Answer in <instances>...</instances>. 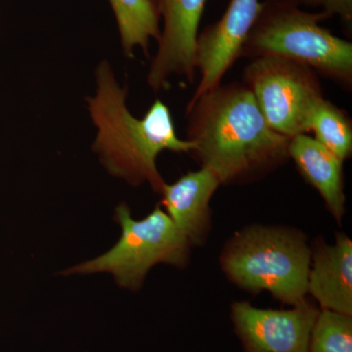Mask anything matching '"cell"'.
<instances>
[{"instance_id": "obj_4", "label": "cell", "mask_w": 352, "mask_h": 352, "mask_svg": "<svg viewBox=\"0 0 352 352\" xmlns=\"http://www.w3.org/2000/svg\"><path fill=\"white\" fill-rule=\"evenodd\" d=\"M311 249L300 231L286 227L252 226L227 242L222 270L239 288L268 292L286 305L307 300Z\"/></svg>"}, {"instance_id": "obj_12", "label": "cell", "mask_w": 352, "mask_h": 352, "mask_svg": "<svg viewBox=\"0 0 352 352\" xmlns=\"http://www.w3.org/2000/svg\"><path fill=\"white\" fill-rule=\"evenodd\" d=\"M289 157L340 223L346 212L344 161L308 134H300L289 140Z\"/></svg>"}, {"instance_id": "obj_15", "label": "cell", "mask_w": 352, "mask_h": 352, "mask_svg": "<svg viewBox=\"0 0 352 352\" xmlns=\"http://www.w3.org/2000/svg\"><path fill=\"white\" fill-rule=\"evenodd\" d=\"M309 352H352V315L320 310L310 336Z\"/></svg>"}, {"instance_id": "obj_5", "label": "cell", "mask_w": 352, "mask_h": 352, "mask_svg": "<svg viewBox=\"0 0 352 352\" xmlns=\"http://www.w3.org/2000/svg\"><path fill=\"white\" fill-rule=\"evenodd\" d=\"M122 234L105 254L65 270L64 275L108 273L120 288L138 291L148 272L159 263L185 267L192 245L168 214L157 206L144 219H134L126 203L116 208Z\"/></svg>"}, {"instance_id": "obj_9", "label": "cell", "mask_w": 352, "mask_h": 352, "mask_svg": "<svg viewBox=\"0 0 352 352\" xmlns=\"http://www.w3.org/2000/svg\"><path fill=\"white\" fill-rule=\"evenodd\" d=\"M261 7L263 2L259 0H230L222 17L199 32L196 71L200 82L193 97L222 82V78L239 59Z\"/></svg>"}, {"instance_id": "obj_7", "label": "cell", "mask_w": 352, "mask_h": 352, "mask_svg": "<svg viewBox=\"0 0 352 352\" xmlns=\"http://www.w3.org/2000/svg\"><path fill=\"white\" fill-rule=\"evenodd\" d=\"M163 20L147 82L155 92L166 90L175 76L194 82L196 47L201 15L207 0H153Z\"/></svg>"}, {"instance_id": "obj_14", "label": "cell", "mask_w": 352, "mask_h": 352, "mask_svg": "<svg viewBox=\"0 0 352 352\" xmlns=\"http://www.w3.org/2000/svg\"><path fill=\"white\" fill-rule=\"evenodd\" d=\"M307 133L314 132V139L342 161L352 153V122L346 111L322 98L308 116Z\"/></svg>"}, {"instance_id": "obj_10", "label": "cell", "mask_w": 352, "mask_h": 352, "mask_svg": "<svg viewBox=\"0 0 352 352\" xmlns=\"http://www.w3.org/2000/svg\"><path fill=\"white\" fill-rule=\"evenodd\" d=\"M221 185L207 168L188 171L175 182L164 183L162 206L191 245L206 243L212 226L210 201Z\"/></svg>"}, {"instance_id": "obj_2", "label": "cell", "mask_w": 352, "mask_h": 352, "mask_svg": "<svg viewBox=\"0 0 352 352\" xmlns=\"http://www.w3.org/2000/svg\"><path fill=\"white\" fill-rule=\"evenodd\" d=\"M95 85L87 103L96 129L92 149L102 166L132 186L148 184L160 195L166 182L157 157L164 151L190 154L193 143L178 138L170 108L160 99L142 118L134 117L126 105V87L118 82L107 60L97 65Z\"/></svg>"}, {"instance_id": "obj_11", "label": "cell", "mask_w": 352, "mask_h": 352, "mask_svg": "<svg viewBox=\"0 0 352 352\" xmlns=\"http://www.w3.org/2000/svg\"><path fill=\"white\" fill-rule=\"evenodd\" d=\"M307 293L320 310L352 315V241L338 233L333 245L318 243L311 251Z\"/></svg>"}, {"instance_id": "obj_8", "label": "cell", "mask_w": 352, "mask_h": 352, "mask_svg": "<svg viewBox=\"0 0 352 352\" xmlns=\"http://www.w3.org/2000/svg\"><path fill=\"white\" fill-rule=\"evenodd\" d=\"M319 309L309 300L291 309H265L248 302L231 305V320L245 352H309Z\"/></svg>"}, {"instance_id": "obj_6", "label": "cell", "mask_w": 352, "mask_h": 352, "mask_svg": "<svg viewBox=\"0 0 352 352\" xmlns=\"http://www.w3.org/2000/svg\"><path fill=\"white\" fill-rule=\"evenodd\" d=\"M243 80L273 131L289 139L307 134L308 116L324 98L314 69L282 58H254Z\"/></svg>"}, {"instance_id": "obj_13", "label": "cell", "mask_w": 352, "mask_h": 352, "mask_svg": "<svg viewBox=\"0 0 352 352\" xmlns=\"http://www.w3.org/2000/svg\"><path fill=\"white\" fill-rule=\"evenodd\" d=\"M115 14L124 55L133 58L136 50L148 56L152 39L161 36L160 16L153 0H109Z\"/></svg>"}, {"instance_id": "obj_3", "label": "cell", "mask_w": 352, "mask_h": 352, "mask_svg": "<svg viewBox=\"0 0 352 352\" xmlns=\"http://www.w3.org/2000/svg\"><path fill=\"white\" fill-rule=\"evenodd\" d=\"M327 18L302 10L296 0H265L240 58L289 60L351 89L352 43L320 25Z\"/></svg>"}, {"instance_id": "obj_16", "label": "cell", "mask_w": 352, "mask_h": 352, "mask_svg": "<svg viewBox=\"0 0 352 352\" xmlns=\"http://www.w3.org/2000/svg\"><path fill=\"white\" fill-rule=\"evenodd\" d=\"M323 12L327 17L339 16L346 22L352 20V0H327L324 3Z\"/></svg>"}, {"instance_id": "obj_1", "label": "cell", "mask_w": 352, "mask_h": 352, "mask_svg": "<svg viewBox=\"0 0 352 352\" xmlns=\"http://www.w3.org/2000/svg\"><path fill=\"white\" fill-rule=\"evenodd\" d=\"M186 119L190 154L221 185L256 182L289 159L291 139L268 126L244 83L221 82L192 97Z\"/></svg>"}, {"instance_id": "obj_17", "label": "cell", "mask_w": 352, "mask_h": 352, "mask_svg": "<svg viewBox=\"0 0 352 352\" xmlns=\"http://www.w3.org/2000/svg\"><path fill=\"white\" fill-rule=\"evenodd\" d=\"M300 6L308 7H322L327 0H296Z\"/></svg>"}]
</instances>
